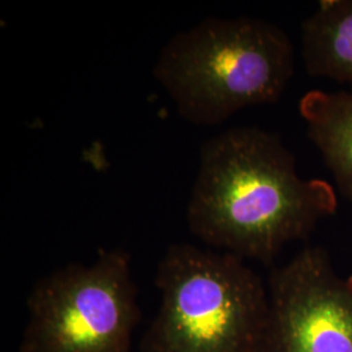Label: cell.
I'll return each mask as SVG.
<instances>
[{
	"instance_id": "cell-4",
	"label": "cell",
	"mask_w": 352,
	"mask_h": 352,
	"mask_svg": "<svg viewBox=\"0 0 352 352\" xmlns=\"http://www.w3.org/2000/svg\"><path fill=\"white\" fill-rule=\"evenodd\" d=\"M19 352H131L140 322L131 256L102 251L38 279L28 295Z\"/></svg>"
},
{
	"instance_id": "cell-5",
	"label": "cell",
	"mask_w": 352,
	"mask_h": 352,
	"mask_svg": "<svg viewBox=\"0 0 352 352\" xmlns=\"http://www.w3.org/2000/svg\"><path fill=\"white\" fill-rule=\"evenodd\" d=\"M269 307L257 352H352V274L308 245L267 279Z\"/></svg>"
},
{
	"instance_id": "cell-6",
	"label": "cell",
	"mask_w": 352,
	"mask_h": 352,
	"mask_svg": "<svg viewBox=\"0 0 352 352\" xmlns=\"http://www.w3.org/2000/svg\"><path fill=\"white\" fill-rule=\"evenodd\" d=\"M299 113L336 187L352 202V93L311 90L299 102Z\"/></svg>"
},
{
	"instance_id": "cell-7",
	"label": "cell",
	"mask_w": 352,
	"mask_h": 352,
	"mask_svg": "<svg viewBox=\"0 0 352 352\" xmlns=\"http://www.w3.org/2000/svg\"><path fill=\"white\" fill-rule=\"evenodd\" d=\"M300 32L308 75L352 82V0H321Z\"/></svg>"
},
{
	"instance_id": "cell-3",
	"label": "cell",
	"mask_w": 352,
	"mask_h": 352,
	"mask_svg": "<svg viewBox=\"0 0 352 352\" xmlns=\"http://www.w3.org/2000/svg\"><path fill=\"white\" fill-rule=\"evenodd\" d=\"M155 286L161 304L140 352H257L269 294L245 260L171 244L157 267Z\"/></svg>"
},
{
	"instance_id": "cell-2",
	"label": "cell",
	"mask_w": 352,
	"mask_h": 352,
	"mask_svg": "<svg viewBox=\"0 0 352 352\" xmlns=\"http://www.w3.org/2000/svg\"><path fill=\"white\" fill-rule=\"evenodd\" d=\"M295 72V49L279 26L258 17H208L170 38L154 77L195 126H217L280 100Z\"/></svg>"
},
{
	"instance_id": "cell-1",
	"label": "cell",
	"mask_w": 352,
	"mask_h": 352,
	"mask_svg": "<svg viewBox=\"0 0 352 352\" xmlns=\"http://www.w3.org/2000/svg\"><path fill=\"white\" fill-rule=\"evenodd\" d=\"M337 208L336 187L299 175L279 135L234 126L202 144L187 222L202 243L270 265Z\"/></svg>"
}]
</instances>
